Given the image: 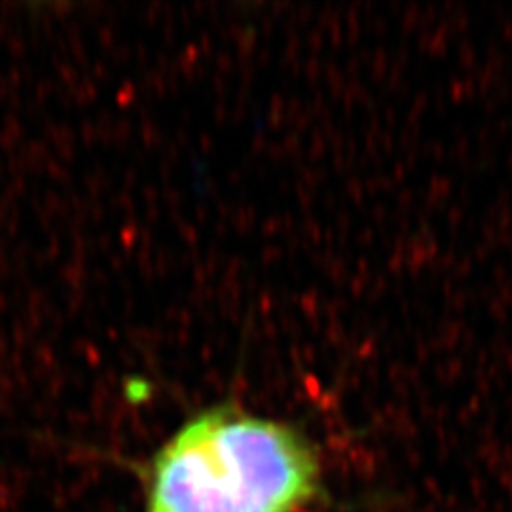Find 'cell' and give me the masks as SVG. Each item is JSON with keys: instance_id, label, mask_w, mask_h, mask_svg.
Masks as SVG:
<instances>
[{"instance_id": "obj_1", "label": "cell", "mask_w": 512, "mask_h": 512, "mask_svg": "<svg viewBox=\"0 0 512 512\" xmlns=\"http://www.w3.org/2000/svg\"><path fill=\"white\" fill-rule=\"evenodd\" d=\"M315 492L306 440L224 406L188 421L156 454L147 512H296Z\"/></svg>"}]
</instances>
